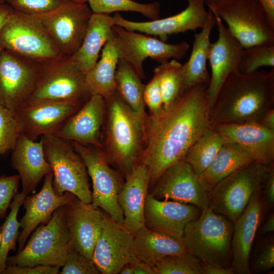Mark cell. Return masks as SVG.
<instances>
[{
  "label": "cell",
  "instance_id": "6da1fadb",
  "mask_svg": "<svg viewBox=\"0 0 274 274\" xmlns=\"http://www.w3.org/2000/svg\"><path fill=\"white\" fill-rule=\"evenodd\" d=\"M208 86L193 87L168 109L147 117L146 143L140 163L148 170L149 188L168 168L184 158L189 148L211 125Z\"/></svg>",
  "mask_w": 274,
  "mask_h": 274
},
{
  "label": "cell",
  "instance_id": "7a4b0ae2",
  "mask_svg": "<svg viewBox=\"0 0 274 274\" xmlns=\"http://www.w3.org/2000/svg\"><path fill=\"white\" fill-rule=\"evenodd\" d=\"M274 108V68L231 74L210 110L211 125L259 122Z\"/></svg>",
  "mask_w": 274,
  "mask_h": 274
},
{
  "label": "cell",
  "instance_id": "3957f363",
  "mask_svg": "<svg viewBox=\"0 0 274 274\" xmlns=\"http://www.w3.org/2000/svg\"><path fill=\"white\" fill-rule=\"evenodd\" d=\"M106 104L104 149L110 162L125 177L140 163L146 143L145 121L115 93Z\"/></svg>",
  "mask_w": 274,
  "mask_h": 274
},
{
  "label": "cell",
  "instance_id": "277c9868",
  "mask_svg": "<svg viewBox=\"0 0 274 274\" xmlns=\"http://www.w3.org/2000/svg\"><path fill=\"white\" fill-rule=\"evenodd\" d=\"M233 223L209 207L185 226L182 238L188 253L201 262L231 267Z\"/></svg>",
  "mask_w": 274,
  "mask_h": 274
},
{
  "label": "cell",
  "instance_id": "5b68a950",
  "mask_svg": "<svg viewBox=\"0 0 274 274\" xmlns=\"http://www.w3.org/2000/svg\"><path fill=\"white\" fill-rule=\"evenodd\" d=\"M72 246L63 206L53 212L47 223L36 229L17 254L8 257L7 265L62 267Z\"/></svg>",
  "mask_w": 274,
  "mask_h": 274
},
{
  "label": "cell",
  "instance_id": "8992f818",
  "mask_svg": "<svg viewBox=\"0 0 274 274\" xmlns=\"http://www.w3.org/2000/svg\"><path fill=\"white\" fill-rule=\"evenodd\" d=\"M273 167L253 161L238 168L207 192L209 207L234 223L254 193L262 190Z\"/></svg>",
  "mask_w": 274,
  "mask_h": 274
},
{
  "label": "cell",
  "instance_id": "52a82bcc",
  "mask_svg": "<svg viewBox=\"0 0 274 274\" xmlns=\"http://www.w3.org/2000/svg\"><path fill=\"white\" fill-rule=\"evenodd\" d=\"M46 159L53 174L55 192H70L86 203L92 202V191L85 164L71 141L52 134L40 137Z\"/></svg>",
  "mask_w": 274,
  "mask_h": 274
},
{
  "label": "cell",
  "instance_id": "ba28073f",
  "mask_svg": "<svg viewBox=\"0 0 274 274\" xmlns=\"http://www.w3.org/2000/svg\"><path fill=\"white\" fill-rule=\"evenodd\" d=\"M85 75L71 56L62 55L41 63L36 87L26 104L87 100L91 94Z\"/></svg>",
  "mask_w": 274,
  "mask_h": 274
},
{
  "label": "cell",
  "instance_id": "9c48e42d",
  "mask_svg": "<svg viewBox=\"0 0 274 274\" xmlns=\"http://www.w3.org/2000/svg\"><path fill=\"white\" fill-rule=\"evenodd\" d=\"M0 47L39 63L62 56L35 15L15 10L0 30Z\"/></svg>",
  "mask_w": 274,
  "mask_h": 274
},
{
  "label": "cell",
  "instance_id": "30bf717a",
  "mask_svg": "<svg viewBox=\"0 0 274 274\" xmlns=\"http://www.w3.org/2000/svg\"><path fill=\"white\" fill-rule=\"evenodd\" d=\"M71 142L83 160L92 180V204L100 208L114 220L123 225V215L118 197L124 182L111 167L101 148Z\"/></svg>",
  "mask_w": 274,
  "mask_h": 274
},
{
  "label": "cell",
  "instance_id": "8fae6325",
  "mask_svg": "<svg viewBox=\"0 0 274 274\" xmlns=\"http://www.w3.org/2000/svg\"><path fill=\"white\" fill-rule=\"evenodd\" d=\"M92 13L87 3L64 0L54 10L35 16L61 55L71 56L83 42Z\"/></svg>",
  "mask_w": 274,
  "mask_h": 274
},
{
  "label": "cell",
  "instance_id": "7c38bea8",
  "mask_svg": "<svg viewBox=\"0 0 274 274\" xmlns=\"http://www.w3.org/2000/svg\"><path fill=\"white\" fill-rule=\"evenodd\" d=\"M212 12L224 20L243 48L274 43V28L257 0H233Z\"/></svg>",
  "mask_w": 274,
  "mask_h": 274
},
{
  "label": "cell",
  "instance_id": "4fadbf2b",
  "mask_svg": "<svg viewBox=\"0 0 274 274\" xmlns=\"http://www.w3.org/2000/svg\"><path fill=\"white\" fill-rule=\"evenodd\" d=\"M112 32L119 57L127 62L141 79L146 77L143 63L146 58L150 57L160 63L170 59L180 60L189 48L186 42L168 44L116 25Z\"/></svg>",
  "mask_w": 274,
  "mask_h": 274
},
{
  "label": "cell",
  "instance_id": "5bb4252c",
  "mask_svg": "<svg viewBox=\"0 0 274 274\" xmlns=\"http://www.w3.org/2000/svg\"><path fill=\"white\" fill-rule=\"evenodd\" d=\"M41 63L5 50L0 52V105L15 113L36 87Z\"/></svg>",
  "mask_w": 274,
  "mask_h": 274
},
{
  "label": "cell",
  "instance_id": "9a60e30c",
  "mask_svg": "<svg viewBox=\"0 0 274 274\" xmlns=\"http://www.w3.org/2000/svg\"><path fill=\"white\" fill-rule=\"evenodd\" d=\"M101 216L92 260L100 273L118 274L124 265L138 260L134 251V235L102 210Z\"/></svg>",
  "mask_w": 274,
  "mask_h": 274
},
{
  "label": "cell",
  "instance_id": "2e32d148",
  "mask_svg": "<svg viewBox=\"0 0 274 274\" xmlns=\"http://www.w3.org/2000/svg\"><path fill=\"white\" fill-rule=\"evenodd\" d=\"M150 189L149 193L158 200L193 204L201 211L209 208L208 192L184 159L168 168Z\"/></svg>",
  "mask_w": 274,
  "mask_h": 274
},
{
  "label": "cell",
  "instance_id": "e0dca14e",
  "mask_svg": "<svg viewBox=\"0 0 274 274\" xmlns=\"http://www.w3.org/2000/svg\"><path fill=\"white\" fill-rule=\"evenodd\" d=\"M187 7L180 13L162 19L150 21L136 22L126 19L118 12L113 17L115 25L133 31L159 37L166 42L174 34L195 31L202 28L207 23L211 11H207L202 0H187Z\"/></svg>",
  "mask_w": 274,
  "mask_h": 274
},
{
  "label": "cell",
  "instance_id": "ac0fdd59",
  "mask_svg": "<svg viewBox=\"0 0 274 274\" xmlns=\"http://www.w3.org/2000/svg\"><path fill=\"white\" fill-rule=\"evenodd\" d=\"M80 100H63L27 103L15 113L21 134L37 141L43 135L54 133L82 106Z\"/></svg>",
  "mask_w": 274,
  "mask_h": 274
},
{
  "label": "cell",
  "instance_id": "d6986e66",
  "mask_svg": "<svg viewBox=\"0 0 274 274\" xmlns=\"http://www.w3.org/2000/svg\"><path fill=\"white\" fill-rule=\"evenodd\" d=\"M214 16L218 27V36L216 41L211 43L208 57L211 69L207 91L210 110L227 77L233 73L239 72V63L243 49L227 27L223 25L221 18L217 15Z\"/></svg>",
  "mask_w": 274,
  "mask_h": 274
},
{
  "label": "cell",
  "instance_id": "ffe728a7",
  "mask_svg": "<svg viewBox=\"0 0 274 274\" xmlns=\"http://www.w3.org/2000/svg\"><path fill=\"white\" fill-rule=\"evenodd\" d=\"M261 191L254 193L243 213L233 223L231 266L233 273H251L249 257L252 246L267 207L262 197Z\"/></svg>",
  "mask_w": 274,
  "mask_h": 274
},
{
  "label": "cell",
  "instance_id": "44dd1931",
  "mask_svg": "<svg viewBox=\"0 0 274 274\" xmlns=\"http://www.w3.org/2000/svg\"><path fill=\"white\" fill-rule=\"evenodd\" d=\"M196 206L174 200H161L148 193L144 207V227L182 240L185 226L199 217Z\"/></svg>",
  "mask_w": 274,
  "mask_h": 274
},
{
  "label": "cell",
  "instance_id": "7402d4cb",
  "mask_svg": "<svg viewBox=\"0 0 274 274\" xmlns=\"http://www.w3.org/2000/svg\"><path fill=\"white\" fill-rule=\"evenodd\" d=\"M106 114L105 98L92 94L52 134L73 142L101 148L100 130Z\"/></svg>",
  "mask_w": 274,
  "mask_h": 274
},
{
  "label": "cell",
  "instance_id": "603a6c76",
  "mask_svg": "<svg viewBox=\"0 0 274 274\" xmlns=\"http://www.w3.org/2000/svg\"><path fill=\"white\" fill-rule=\"evenodd\" d=\"M224 142L242 147L252 160L266 166L273 164L274 131L258 122L213 125Z\"/></svg>",
  "mask_w": 274,
  "mask_h": 274
},
{
  "label": "cell",
  "instance_id": "cb8c5ba5",
  "mask_svg": "<svg viewBox=\"0 0 274 274\" xmlns=\"http://www.w3.org/2000/svg\"><path fill=\"white\" fill-rule=\"evenodd\" d=\"M53 178L52 172L47 174L40 191L26 196L23 201L25 213L20 222L22 231L17 240L18 252L24 247L28 236L39 225L47 223L56 210L66 205L76 196L68 192L62 195H57L53 187Z\"/></svg>",
  "mask_w": 274,
  "mask_h": 274
},
{
  "label": "cell",
  "instance_id": "d4e9b609",
  "mask_svg": "<svg viewBox=\"0 0 274 274\" xmlns=\"http://www.w3.org/2000/svg\"><path fill=\"white\" fill-rule=\"evenodd\" d=\"M66 221L72 246L92 260L100 227L101 210L77 196L65 205Z\"/></svg>",
  "mask_w": 274,
  "mask_h": 274
},
{
  "label": "cell",
  "instance_id": "484cf974",
  "mask_svg": "<svg viewBox=\"0 0 274 274\" xmlns=\"http://www.w3.org/2000/svg\"><path fill=\"white\" fill-rule=\"evenodd\" d=\"M11 164L18 172L22 191L27 195L33 192L42 179L52 172L42 140H31L22 134L12 150Z\"/></svg>",
  "mask_w": 274,
  "mask_h": 274
},
{
  "label": "cell",
  "instance_id": "4316f807",
  "mask_svg": "<svg viewBox=\"0 0 274 274\" xmlns=\"http://www.w3.org/2000/svg\"><path fill=\"white\" fill-rule=\"evenodd\" d=\"M125 178L118 201L123 213V225L134 235L144 227V207L149 189V172L144 164L139 163Z\"/></svg>",
  "mask_w": 274,
  "mask_h": 274
},
{
  "label": "cell",
  "instance_id": "83f0119b",
  "mask_svg": "<svg viewBox=\"0 0 274 274\" xmlns=\"http://www.w3.org/2000/svg\"><path fill=\"white\" fill-rule=\"evenodd\" d=\"M215 25L216 19L212 12L206 24L194 35L190 57L182 66V94L198 84L209 83L210 75L207 63L211 45V33Z\"/></svg>",
  "mask_w": 274,
  "mask_h": 274
},
{
  "label": "cell",
  "instance_id": "f1b7e54d",
  "mask_svg": "<svg viewBox=\"0 0 274 274\" xmlns=\"http://www.w3.org/2000/svg\"><path fill=\"white\" fill-rule=\"evenodd\" d=\"M115 25L113 16L92 13L83 42L72 59L86 74L97 61L99 52Z\"/></svg>",
  "mask_w": 274,
  "mask_h": 274
},
{
  "label": "cell",
  "instance_id": "f546056e",
  "mask_svg": "<svg viewBox=\"0 0 274 274\" xmlns=\"http://www.w3.org/2000/svg\"><path fill=\"white\" fill-rule=\"evenodd\" d=\"M119 57L112 30L101 50L100 59L85 75L86 86L91 95L98 94L107 99L115 93V75Z\"/></svg>",
  "mask_w": 274,
  "mask_h": 274
},
{
  "label": "cell",
  "instance_id": "4dcf8cb0",
  "mask_svg": "<svg viewBox=\"0 0 274 274\" xmlns=\"http://www.w3.org/2000/svg\"><path fill=\"white\" fill-rule=\"evenodd\" d=\"M133 247L137 259L152 267L165 256L188 252L182 240L145 227L134 235Z\"/></svg>",
  "mask_w": 274,
  "mask_h": 274
},
{
  "label": "cell",
  "instance_id": "1f68e13d",
  "mask_svg": "<svg viewBox=\"0 0 274 274\" xmlns=\"http://www.w3.org/2000/svg\"><path fill=\"white\" fill-rule=\"evenodd\" d=\"M253 161L248 153L240 146L224 142L198 179L203 188L208 192L224 178Z\"/></svg>",
  "mask_w": 274,
  "mask_h": 274
},
{
  "label": "cell",
  "instance_id": "d6a6232c",
  "mask_svg": "<svg viewBox=\"0 0 274 274\" xmlns=\"http://www.w3.org/2000/svg\"><path fill=\"white\" fill-rule=\"evenodd\" d=\"M141 79L127 62L119 57L115 75L116 92L131 111L146 120L145 85Z\"/></svg>",
  "mask_w": 274,
  "mask_h": 274
},
{
  "label": "cell",
  "instance_id": "836d02e7",
  "mask_svg": "<svg viewBox=\"0 0 274 274\" xmlns=\"http://www.w3.org/2000/svg\"><path fill=\"white\" fill-rule=\"evenodd\" d=\"M224 143L214 126L211 125L189 148L184 159L199 177L211 164Z\"/></svg>",
  "mask_w": 274,
  "mask_h": 274
},
{
  "label": "cell",
  "instance_id": "e575fe53",
  "mask_svg": "<svg viewBox=\"0 0 274 274\" xmlns=\"http://www.w3.org/2000/svg\"><path fill=\"white\" fill-rule=\"evenodd\" d=\"M27 195L23 191L15 195L10 205V212L1 226L0 274H3L7 266L9 252L10 250L15 251L16 249V242L19 235V229L20 227L17 215L20 207Z\"/></svg>",
  "mask_w": 274,
  "mask_h": 274
},
{
  "label": "cell",
  "instance_id": "d590c367",
  "mask_svg": "<svg viewBox=\"0 0 274 274\" xmlns=\"http://www.w3.org/2000/svg\"><path fill=\"white\" fill-rule=\"evenodd\" d=\"M182 64L172 59L157 66L154 73L157 75L163 100V109L169 108L182 94Z\"/></svg>",
  "mask_w": 274,
  "mask_h": 274
},
{
  "label": "cell",
  "instance_id": "8d00e7d4",
  "mask_svg": "<svg viewBox=\"0 0 274 274\" xmlns=\"http://www.w3.org/2000/svg\"><path fill=\"white\" fill-rule=\"evenodd\" d=\"M92 13L110 14L119 11L139 13L151 20L158 19L160 4L157 2L142 4L132 0H87Z\"/></svg>",
  "mask_w": 274,
  "mask_h": 274
},
{
  "label": "cell",
  "instance_id": "74e56055",
  "mask_svg": "<svg viewBox=\"0 0 274 274\" xmlns=\"http://www.w3.org/2000/svg\"><path fill=\"white\" fill-rule=\"evenodd\" d=\"M153 268L155 274H202L201 261L188 252L165 256Z\"/></svg>",
  "mask_w": 274,
  "mask_h": 274
},
{
  "label": "cell",
  "instance_id": "f35d334b",
  "mask_svg": "<svg viewBox=\"0 0 274 274\" xmlns=\"http://www.w3.org/2000/svg\"><path fill=\"white\" fill-rule=\"evenodd\" d=\"M262 66L274 67V43L257 45L243 49L238 66L239 73L250 74Z\"/></svg>",
  "mask_w": 274,
  "mask_h": 274
},
{
  "label": "cell",
  "instance_id": "ab89813d",
  "mask_svg": "<svg viewBox=\"0 0 274 274\" xmlns=\"http://www.w3.org/2000/svg\"><path fill=\"white\" fill-rule=\"evenodd\" d=\"M20 134L16 114L0 105V156L12 150Z\"/></svg>",
  "mask_w": 274,
  "mask_h": 274
},
{
  "label": "cell",
  "instance_id": "60d3db41",
  "mask_svg": "<svg viewBox=\"0 0 274 274\" xmlns=\"http://www.w3.org/2000/svg\"><path fill=\"white\" fill-rule=\"evenodd\" d=\"M60 274H99L92 260L88 259L73 246L66 257Z\"/></svg>",
  "mask_w": 274,
  "mask_h": 274
},
{
  "label": "cell",
  "instance_id": "b9f144b4",
  "mask_svg": "<svg viewBox=\"0 0 274 274\" xmlns=\"http://www.w3.org/2000/svg\"><path fill=\"white\" fill-rule=\"evenodd\" d=\"M64 0H5L15 11L30 15H40L58 7Z\"/></svg>",
  "mask_w": 274,
  "mask_h": 274
},
{
  "label": "cell",
  "instance_id": "7bdbcfd3",
  "mask_svg": "<svg viewBox=\"0 0 274 274\" xmlns=\"http://www.w3.org/2000/svg\"><path fill=\"white\" fill-rule=\"evenodd\" d=\"M20 182L18 175L0 176V218L6 217L12 200L17 193Z\"/></svg>",
  "mask_w": 274,
  "mask_h": 274
},
{
  "label": "cell",
  "instance_id": "ee69618b",
  "mask_svg": "<svg viewBox=\"0 0 274 274\" xmlns=\"http://www.w3.org/2000/svg\"><path fill=\"white\" fill-rule=\"evenodd\" d=\"M144 100L151 115L158 114L163 109V100L158 77L154 75L151 81L145 85Z\"/></svg>",
  "mask_w": 274,
  "mask_h": 274
},
{
  "label": "cell",
  "instance_id": "f6af8a7d",
  "mask_svg": "<svg viewBox=\"0 0 274 274\" xmlns=\"http://www.w3.org/2000/svg\"><path fill=\"white\" fill-rule=\"evenodd\" d=\"M273 267L274 242L272 238L266 241L259 249L252 269L256 272H261L269 270Z\"/></svg>",
  "mask_w": 274,
  "mask_h": 274
},
{
  "label": "cell",
  "instance_id": "bcb514c9",
  "mask_svg": "<svg viewBox=\"0 0 274 274\" xmlns=\"http://www.w3.org/2000/svg\"><path fill=\"white\" fill-rule=\"evenodd\" d=\"M59 266L37 265L33 266L7 265L3 274H57Z\"/></svg>",
  "mask_w": 274,
  "mask_h": 274
},
{
  "label": "cell",
  "instance_id": "7dc6e473",
  "mask_svg": "<svg viewBox=\"0 0 274 274\" xmlns=\"http://www.w3.org/2000/svg\"><path fill=\"white\" fill-rule=\"evenodd\" d=\"M262 190H263L264 200L267 206L273 208L274 205V167L267 177Z\"/></svg>",
  "mask_w": 274,
  "mask_h": 274
},
{
  "label": "cell",
  "instance_id": "c3c4849f",
  "mask_svg": "<svg viewBox=\"0 0 274 274\" xmlns=\"http://www.w3.org/2000/svg\"><path fill=\"white\" fill-rule=\"evenodd\" d=\"M201 265L202 274H233L231 267L225 268L219 265L203 262H201Z\"/></svg>",
  "mask_w": 274,
  "mask_h": 274
},
{
  "label": "cell",
  "instance_id": "681fc988",
  "mask_svg": "<svg viewBox=\"0 0 274 274\" xmlns=\"http://www.w3.org/2000/svg\"><path fill=\"white\" fill-rule=\"evenodd\" d=\"M264 10L269 22L274 28V0H257Z\"/></svg>",
  "mask_w": 274,
  "mask_h": 274
},
{
  "label": "cell",
  "instance_id": "f907efd6",
  "mask_svg": "<svg viewBox=\"0 0 274 274\" xmlns=\"http://www.w3.org/2000/svg\"><path fill=\"white\" fill-rule=\"evenodd\" d=\"M130 263L133 268V274H155L152 267L138 259Z\"/></svg>",
  "mask_w": 274,
  "mask_h": 274
},
{
  "label": "cell",
  "instance_id": "816d5d0a",
  "mask_svg": "<svg viewBox=\"0 0 274 274\" xmlns=\"http://www.w3.org/2000/svg\"><path fill=\"white\" fill-rule=\"evenodd\" d=\"M13 12V8L7 3L0 4V30L9 19Z\"/></svg>",
  "mask_w": 274,
  "mask_h": 274
},
{
  "label": "cell",
  "instance_id": "f5cc1de1",
  "mask_svg": "<svg viewBox=\"0 0 274 274\" xmlns=\"http://www.w3.org/2000/svg\"><path fill=\"white\" fill-rule=\"evenodd\" d=\"M258 122L266 128L274 131V108L269 110Z\"/></svg>",
  "mask_w": 274,
  "mask_h": 274
},
{
  "label": "cell",
  "instance_id": "db71d44e",
  "mask_svg": "<svg viewBox=\"0 0 274 274\" xmlns=\"http://www.w3.org/2000/svg\"><path fill=\"white\" fill-rule=\"evenodd\" d=\"M274 230V215L271 214L259 230V234L264 235Z\"/></svg>",
  "mask_w": 274,
  "mask_h": 274
},
{
  "label": "cell",
  "instance_id": "11a10c76",
  "mask_svg": "<svg viewBox=\"0 0 274 274\" xmlns=\"http://www.w3.org/2000/svg\"><path fill=\"white\" fill-rule=\"evenodd\" d=\"M204 4L207 5L209 10L213 12L217 8L222 6L233 0H202Z\"/></svg>",
  "mask_w": 274,
  "mask_h": 274
},
{
  "label": "cell",
  "instance_id": "9f6ffc18",
  "mask_svg": "<svg viewBox=\"0 0 274 274\" xmlns=\"http://www.w3.org/2000/svg\"><path fill=\"white\" fill-rule=\"evenodd\" d=\"M120 274H133V268L130 263L124 265L119 272Z\"/></svg>",
  "mask_w": 274,
  "mask_h": 274
},
{
  "label": "cell",
  "instance_id": "6f0895ef",
  "mask_svg": "<svg viewBox=\"0 0 274 274\" xmlns=\"http://www.w3.org/2000/svg\"><path fill=\"white\" fill-rule=\"evenodd\" d=\"M79 3H86L87 0H68Z\"/></svg>",
  "mask_w": 274,
  "mask_h": 274
},
{
  "label": "cell",
  "instance_id": "680465c9",
  "mask_svg": "<svg viewBox=\"0 0 274 274\" xmlns=\"http://www.w3.org/2000/svg\"><path fill=\"white\" fill-rule=\"evenodd\" d=\"M1 238H2V232H1V226H0V244L1 242Z\"/></svg>",
  "mask_w": 274,
  "mask_h": 274
},
{
  "label": "cell",
  "instance_id": "91938a15",
  "mask_svg": "<svg viewBox=\"0 0 274 274\" xmlns=\"http://www.w3.org/2000/svg\"><path fill=\"white\" fill-rule=\"evenodd\" d=\"M6 3L5 0H0V4Z\"/></svg>",
  "mask_w": 274,
  "mask_h": 274
},
{
  "label": "cell",
  "instance_id": "94428289",
  "mask_svg": "<svg viewBox=\"0 0 274 274\" xmlns=\"http://www.w3.org/2000/svg\"><path fill=\"white\" fill-rule=\"evenodd\" d=\"M1 50H2V48L0 47V52H1Z\"/></svg>",
  "mask_w": 274,
  "mask_h": 274
}]
</instances>
